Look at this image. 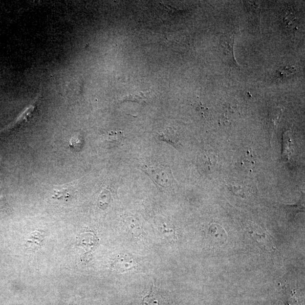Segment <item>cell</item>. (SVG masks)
<instances>
[{"mask_svg": "<svg viewBox=\"0 0 305 305\" xmlns=\"http://www.w3.org/2000/svg\"><path fill=\"white\" fill-rule=\"evenodd\" d=\"M143 170L152 180L158 186L166 188L172 186L173 177L171 171L168 167L162 165H152L147 166Z\"/></svg>", "mask_w": 305, "mask_h": 305, "instance_id": "obj_1", "label": "cell"}, {"mask_svg": "<svg viewBox=\"0 0 305 305\" xmlns=\"http://www.w3.org/2000/svg\"><path fill=\"white\" fill-rule=\"evenodd\" d=\"M250 230L248 231V233L256 241L259 246L263 249L272 251L275 249V247L273 244L270 234L267 232L262 231V230L257 226L250 227Z\"/></svg>", "mask_w": 305, "mask_h": 305, "instance_id": "obj_2", "label": "cell"}, {"mask_svg": "<svg viewBox=\"0 0 305 305\" xmlns=\"http://www.w3.org/2000/svg\"><path fill=\"white\" fill-rule=\"evenodd\" d=\"M77 181L62 185V186L54 187L52 198L57 199H63V200H67V199H70L72 196L74 195L76 191L75 186Z\"/></svg>", "mask_w": 305, "mask_h": 305, "instance_id": "obj_3", "label": "cell"}, {"mask_svg": "<svg viewBox=\"0 0 305 305\" xmlns=\"http://www.w3.org/2000/svg\"><path fill=\"white\" fill-rule=\"evenodd\" d=\"M218 161L217 155L213 152H203L198 158V165L203 172L209 173L216 168Z\"/></svg>", "mask_w": 305, "mask_h": 305, "instance_id": "obj_4", "label": "cell"}, {"mask_svg": "<svg viewBox=\"0 0 305 305\" xmlns=\"http://www.w3.org/2000/svg\"><path fill=\"white\" fill-rule=\"evenodd\" d=\"M212 242L216 246H221L227 241V234L224 229L218 224H213L209 230Z\"/></svg>", "mask_w": 305, "mask_h": 305, "instance_id": "obj_5", "label": "cell"}, {"mask_svg": "<svg viewBox=\"0 0 305 305\" xmlns=\"http://www.w3.org/2000/svg\"><path fill=\"white\" fill-rule=\"evenodd\" d=\"M157 137L161 141H165L176 149L180 147V137L172 127H167L162 131L158 132Z\"/></svg>", "mask_w": 305, "mask_h": 305, "instance_id": "obj_6", "label": "cell"}, {"mask_svg": "<svg viewBox=\"0 0 305 305\" xmlns=\"http://www.w3.org/2000/svg\"><path fill=\"white\" fill-rule=\"evenodd\" d=\"M36 108L35 104L31 105L30 106L25 109L23 112H22V114L18 117L15 121L12 123V124L10 125L8 127H6V128L3 130L0 131V133L8 131L10 130L16 128V127L27 122L28 120L31 118L32 114H33L36 109Z\"/></svg>", "mask_w": 305, "mask_h": 305, "instance_id": "obj_7", "label": "cell"}, {"mask_svg": "<svg viewBox=\"0 0 305 305\" xmlns=\"http://www.w3.org/2000/svg\"><path fill=\"white\" fill-rule=\"evenodd\" d=\"M282 113V109L280 108L272 109L268 112L266 118V126L267 129L271 134L274 132L275 129H277Z\"/></svg>", "mask_w": 305, "mask_h": 305, "instance_id": "obj_8", "label": "cell"}, {"mask_svg": "<svg viewBox=\"0 0 305 305\" xmlns=\"http://www.w3.org/2000/svg\"><path fill=\"white\" fill-rule=\"evenodd\" d=\"M294 148L291 139L288 133H284L283 136V150L282 158L283 160L287 162L290 156L293 153Z\"/></svg>", "mask_w": 305, "mask_h": 305, "instance_id": "obj_9", "label": "cell"}, {"mask_svg": "<svg viewBox=\"0 0 305 305\" xmlns=\"http://www.w3.org/2000/svg\"><path fill=\"white\" fill-rule=\"evenodd\" d=\"M124 135L122 131H111L108 132L103 136V140L107 143H110L114 144H118L122 142Z\"/></svg>", "mask_w": 305, "mask_h": 305, "instance_id": "obj_10", "label": "cell"}, {"mask_svg": "<svg viewBox=\"0 0 305 305\" xmlns=\"http://www.w3.org/2000/svg\"><path fill=\"white\" fill-rule=\"evenodd\" d=\"M159 16H161V19L168 20L170 18H172L174 16L176 15L177 12L176 9L172 8L170 6H167L162 4V3H159Z\"/></svg>", "mask_w": 305, "mask_h": 305, "instance_id": "obj_11", "label": "cell"}, {"mask_svg": "<svg viewBox=\"0 0 305 305\" xmlns=\"http://www.w3.org/2000/svg\"><path fill=\"white\" fill-rule=\"evenodd\" d=\"M283 24L286 28H290L295 26V23L297 21V18L294 14L292 11H286L283 16Z\"/></svg>", "mask_w": 305, "mask_h": 305, "instance_id": "obj_12", "label": "cell"}, {"mask_svg": "<svg viewBox=\"0 0 305 305\" xmlns=\"http://www.w3.org/2000/svg\"><path fill=\"white\" fill-rule=\"evenodd\" d=\"M284 208L290 217H295L297 213L304 211V206L303 203H297L296 205H284Z\"/></svg>", "mask_w": 305, "mask_h": 305, "instance_id": "obj_13", "label": "cell"}, {"mask_svg": "<svg viewBox=\"0 0 305 305\" xmlns=\"http://www.w3.org/2000/svg\"><path fill=\"white\" fill-rule=\"evenodd\" d=\"M254 162L253 155L248 152V154L243 156L241 161L240 162L242 168L248 170H252L254 166Z\"/></svg>", "mask_w": 305, "mask_h": 305, "instance_id": "obj_14", "label": "cell"}, {"mask_svg": "<svg viewBox=\"0 0 305 305\" xmlns=\"http://www.w3.org/2000/svg\"><path fill=\"white\" fill-rule=\"evenodd\" d=\"M148 97L145 95L144 93L140 92L138 94H133V95H130L129 97H127L126 100L133 102H136V103L145 104L147 103Z\"/></svg>", "mask_w": 305, "mask_h": 305, "instance_id": "obj_15", "label": "cell"}, {"mask_svg": "<svg viewBox=\"0 0 305 305\" xmlns=\"http://www.w3.org/2000/svg\"><path fill=\"white\" fill-rule=\"evenodd\" d=\"M295 70V67H285L279 69L277 72L278 78L283 79L287 77L289 75L293 74Z\"/></svg>", "mask_w": 305, "mask_h": 305, "instance_id": "obj_16", "label": "cell"}, {"mask_svg": "<svg viewBox=\"0 0 305 305\" xmlns=\"http://www.w3.org/2000/svg\"><path fill=\"white\" fill-rule=\"evenodd\" d=\"M81 138L78 135H75L71 138L70 140V146L72 148H77L80 147V144L81 143Z\"/></svg>", "mask_w": 305, "mask_h": 305, "instance_id": "obj_17", "label": "cell"}, {"mask_svg": "<svg viewBox=\"0 0 305 305\" xmlns=\"http://www.w3.org/2000/svg\"><path fill=\"white\" fill-rule=\"evenodd\" d=\"M2 190V180L1 178V171H0V199H1L2 197V195L1 194Z\"/></svg>", "mask_w": 305, "mask_h": 305, "instance_id": "obj_18", "label": "cell"}]
</instances>
